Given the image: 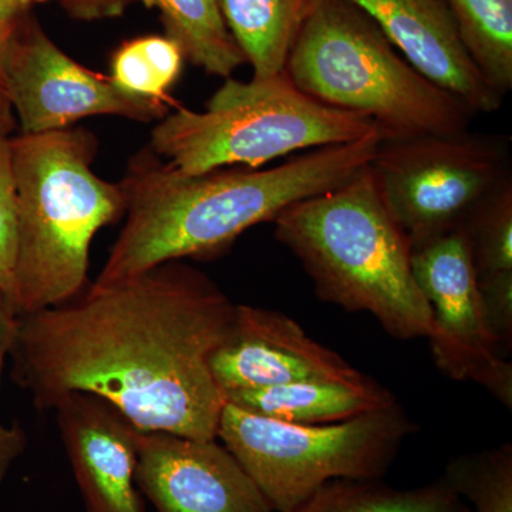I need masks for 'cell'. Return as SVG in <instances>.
I'll list each match as a JSON object with an SVG mask.
<instances>
[{
	"label": "cell",
	"instance_id": "27",
	"mask_svg": "<svg viewBox=\"0 0 512 512\" xmlns=\"http://www.w3.org/2000/svg\"><path fill=\"white\" fill-rule=\"evenodd\" d=\"M45 0H0V30L12 28L36 3Z\"/></svg>",
	"mask_w": 512,
	"mask_h": 512
},
{
	"label": "cell",
	"instance_id": "18",
	"mask_svg": "<svg viewBox=\"0 0 512 512\" xmlns=\"http://www.w3.org/2000/svg\"><path fill=\"white\" fill-rule=\"evenodd\" d=\"M289 512H471L443 480L399 490L376 480L340 478L323 484Z\"/></svg>",
	"mask_w": 512,
	"mask_h": 512
},
{
	"label": "cell",
	"instance_id": "6",
	"mask_svg": "<svg viewBox=\"0 0 512 512\" xmlns=\"http://www.w3.org/2000/svg\"><path fill=\"white\" fill-rule=\"evenodd\" d=\"M380 134L372 120L319 103L284 72L251 82L225 79L202 111L167 114L151 131L158 157L197 175L217 168H262L296 151Z\"/></svg>",
	"mask_w": 512,
	"mask_h": 512
},
{
	"label": "cell",
	"instance_id": "24",
	"mask_svg": "<svg viewBox=\"0 0 512 512\" xmlns=\"http://www.w3.org/2000/svg\"><path fill=\"white\" fill-rule=\"evenodd\" d=\"M16 316L9 299L0 292V382L5 369L6 360L9 359L12 349L13 336H15ZM28 447V437L25 430L19 426H6L0 420V485L8 477L13 464L22 456Z\"/></svg>",
	"mask_w": 512,
	"mask_h": 512
},
{
	"label": "cell",
	"instance_id": "22",
	"mask_svg": "<svg viewBox=\"0 0 512 512\" xmlns=\"http://www.w3.org/2000/svg\"><path fill=\"white\" fill-rule=\"evenodd\" d=\"M461 228L478 282L512 274V180L481 202Z\"/></svg>",
	"mask_w": 512,
	"mask_h": 512
},
{
	"label": "cell",
	"instance_id": "12",
	"mask_svg": "<svg viewBox=\"0 0 512 512\" xmlns=\"http://www.w3.org/2000/svg\"><path fill=\"white\" fill-rule=\"evenodd\" d=\"M211 373L222 394L296 382L365 383L335 350L306 335L285 313L238 305L234 329L211 357Z\"/></svg>",
	"mask_w": 512,
	"mask_h": 512
},
{
	"label": "cell",
	"instance_id": "20",
	"mask_svg": "<svg viewBox=\"0 0 512 512\" xmlns=\"http://www.w3.org/2000/svg\"><path fill=\"white\" fill-rule=\"evenodd\" d=\"M184 60L181 46L167 35L137 37L116 50L109 77L121 92L165 103L180 79Z\"/></svg>",
	"mask_w": 512,
	"mask_h": 512
},
{
	"label": "cell",
	"instance_id": "26",
	"mask_svg": "<svg viewBox=\"0 0 512 512\" xmlns=\"http://www.w3.org/2000/svg\"><path fill=\"white\" fill-rule=\"evenodd\" d=\"M64 12L82 22L119 18L133 0H59Z\"/></svg>",
	"mask_w": 512,
	"mask_h": 512
},
{
	"label": "cell",
	"instance_id": "11",
	"mask_svg": "<svg viewBox=\"0 0 512 512\" xmlns=\"http://www.w3.org/2000/svg\"><path fill=\"white\" fill-rule=\"evenodd\" d=\"M136 484L157 512H274L218 439L140 431Z\"/></svg>",
	"mask_w": 512,
	"mask_h": 512
},
{
	"label": "cell",
	"instance_id": "13",
	"mask_svg": "<svg viewBox=\"0 0 512 512\" xmlns=\"http://www.w3.org/2000/svg\"><path fill=\"white\" fill-rule=\"evenodd\" d=\"M52 412L86 511L146 512L136 484L140 430L94 394H67Z\"/></svg>",
	"mask_w": 512,
	"mask_h": 512
},
{
	"label": "cell",
	"instance_id": "9",
	"mask_svg": "<svg viewBox=\"0 0 512 512\" xmlns=\"http://www.w3.org/2000/svg\"><path fill=\"white\" fill-rule=\"evenodd\" d=\"M0 77L20 134L66 130L89 117L151 123L168 114L167 104L121 92L110 77L77 63L26 16L10 33Z\"/></svg>",
	"mask_w": 512,
	"mask_h": 512
},
{
	"label": "cell",
	"instance_id": "5",
	"mask_svg": "<svg viewBox=\"0 0 512 512\" xmlns=\"http://www.w3.org/2000/svg\"><path fill=\"white\" fill-rule=\"evenodd\" d=\"M285 73L319 103L367 117L382 140L470 130L476 113L407 62L362 9L316 0Z\"/></svg>",
	"mask_w": 512,
	"mask_h": 512
},
{
	"label": "cell",
	"instance_id": "16",
	"mask_svg": "<svg viewBox=\"0 0 512 512\" xmlns=\"http://www.w3.org/2000/svg\"><path fill=\"white\" fill-rule=\"evenodd\" d=\"M315 2L215 0L229 33L252 66V79L284 72L289 52Z\"/></svg>",
	"mask_w": 512,
	"mask_h": 512
},
{
	"label": "cell",
	"instance_id": "17",
	"mask_svg": "<svg viewBox=\"0 0 512 512\" xmlns=\"http://www.w3.org/2000/svg\"><path fill=\"white\" fill-rule=\"evenodd\" d=\"M161 13L167 36L183 49L185 59L211 76L229 79L244 53L225 25L215 0H141Z\"/></svg>",
	"mask_w": 512,
	"mask_h": 512
},
{
	"label": "cell",
	"instance_id": "14",
	"mask_svg": "<svg viewBox=\"0 0 512 512\" xmlns=\"http://www.w3.org/2000/svg\"><path fill=\"white\" fill-rule=\"evenodd\" d=\"M379 26L407 62L477 114L503 107L463 45L444 0H348Z\"/></svg>",
	"mask_w": 512,
	"mask_h": 512
},
{
	"label": "cell",
	"instance_id": "3",
	"mask_svg": "<svg viewBox=\"0 0 512 512\" xmlns=\"http://www.w3.org/2000/svg\"><path fill=\"white\" fill-rule=\"evenodd\" d=\"M272 222L276 241L299 259L323 302L370 313L393 338H430L433 313L414 276L412 247L370 164Z\"/></svg>",
	"mask_w": 512,
	"mask_h": 512
},
{
	"label": "cell",
	"instance_id": "21",
	"mask_svg": "<svg viewBox=\"0 0 512 512\" xmlns=\"http://www.w3.org/2000/svg\"><path fill=\"white\" fill-rule=\"evenodd\" d=\"M441 480L476 512H512V446L454 458Z\"/></svg>",
	"mask_w": 512,
	"mask_h": 512
},
{
	"label": "cell",
	"instance_id": "31",
	"mask_svg": "<svg viewBox=\"0 0 512 512\" xmlns=\"http://www.w3.org/2000/svg\"><path fill=\"white\" fill-rule=\"evenodd\" d=\"M45 2H47V0H45Z\"/></svg>",
	"mask_w": 512,
	"mask_h": 512
},
{
	"label": "cell",
	"instance_id": "10",
	"mask_svg": "<svg viewBox=\"0 0 512 512\" xmlns=\"http://www.w3.org/2000/svg\"><path fill=\"white\" fill-rule=\"evenodd\" d=\"M414 276L433 313L434 363L458 382H474L512 409V365L487 325L463 228L412 251Z\"/></svg>",
	"mask_w": 512,
	"mask_h": 512
},
{
	"label": "cell",
	"instance_id": "23",
	"mask_svg": "<svg viewBox=\"0 0 512 512\" xmlns=\"http://www.w3.org/2000/svg\"><path fill=\"white\" fill-rule=\"evenodd\" d=\"M18 245V195L9 134L0 133V292L9 299ZM10 302V301H9Z\"/></svg>",
	"mask_w": 512,
	"mask_h": 512
},
{
	"label": "cell",
	"instance_id": "2",
	"mask_svg": "<svg viewBox=\"0 0 512 512\" xmlns=\"http://www.w3.org/2000/svg\"><path fill=\"white\" fill-rule=\"evenodd\" d=\"M380 140L373 134L316 148L265 170L227 167L197 175L143 148L119 183L126 222L94 284H119L167 262L220 255L289 205L346 183L370 164Z\"/></svg>",
	"mask_w": 512,
	"mask_h": 512
},
{
	"label": "cell",
	"instance_id": "4",
	"mask_svg": "<svg viewBox=\"0 0 512 512\" xmlns=\"http://www.w3.org/2000/svg\"><path fill=\"white\" fill-rule=\"evenodd\" d=\"M97 147L82 127L10 137L18 245L9 301L16 316L82 295L94 237L126 212L120 184L93 171Z\"/></svg>",
	"mask_w": 512,
	"mask_h": 512
},
{
	"label": "cell",
	"instance_id": "25",
	"mask_svg": "<svg viewBox=\"0 0 512 512\" xmlns=\"http://www.w3.org/2000/svg\"><path fill=\"white\" fill-rule=\"evenodd\" d=\"M478 282V281H477ZM485 325L498 350L512 345V274L478 282Z\"/></svg>",
	"mask_w": 512,
	"mask_h": 512
},
{
	"label": "cell",
	"instance_id": "19",
	"mask_svg": "<svg viewBox=\"0 0 512 512\" xmlns=\"http://www.w3.org/2000/svg\"><path fill=\"white\" fill-rule=\"evenodd\" d=\"M468 55L488 84L512 90V0H444Z\"/></svg>",
	"mask_w": 512,
	"mask_h": 512
},
{
	"label": "cell",
	"instance_id": "29",
	"mask_svg": "<svg viewBox=\"0 0 512 512\" xmlns=\"http://www.w3.org/2000/svg\"><path fill=\"white\" fill-rule=\"evenodd\" d=\"M12 29H10L9 32L6 33V35L0 37V67H2L3 55H5L6 45H8V40L10 37V33H12Z\"/></svg>",
	"mask_w": 512,
	"mask_h": 512
},
{
	"label": "cell",
	"instance_id": "15",
	"mask_svg": "<svg viewBox=\"0 0 512 512\" xmlns=\"http://www.w3.org/2000/svg\"><path fill=\"white\" fill-rule=\"evenodd\" d=\"M222 396L245 412L298 426L340 423L397 403L394 394L373 379L359 384L311 380Z\"/></svg>",
	"mask_w": 512,
	"mask_h": 512
},
{
	"label": "cell",
	"instance_id": "28",
	"mask_svg": "<svg viewBox=\"0 0 512 512\" xmlns=\"http://www.w3.org/2000/svg\"><path fill=\"white\" fill-rule=\"evenodd\" d=\"M15 127V117H13L12 104L8 99V94L3 87L2 77H0V133L10 134Z\"/></svg>",
	"mask_w": 512,
	"mask_h": 512
},
{
	"label": "cell",
	"instance_id": "30",
	"mask_svg": "<svg viewBox=\"0 0 512 512\" xmlns=\"http://www.w3.org/2000/svg\"><path fill=\"white\" fill-rule=\"evenodd\" d=\"M13 26H15V25H13ZM13 26H12V28H13ZM12 28L5 29V30H0V37H2L3 35H6V33H8L9 30L12 29Z\"/></svg>",
	"mask_w": 512,
	"mask_h": 512
},
{
	"label": "cell",
	"instance_id": "1",
	"mask_svg": "<svg viewBox=\"0 0 512 512\" xmlns=\"http://www.w3.org/2000/svg\"><path fill=\"white\" fill-rule=\"evenodd\" d=\"M237 306L183 261L94 284L16 318L12 379L42 412L67 394L89 393L137 430L215 440L225 400L211 357L231 335Z\"/></svg>",
	"mask_w": 512,
	"mask_h": 512
},
{
	"label": "cell",
	"instance_id": "7",
	"mask_svg": "<svg viewBox=\"0 0 512 512\" xmlns=\"http://www.w3.org/2000/svg\"><path fill=\"white\" fill-rule=\"evenodd\" d=\"M416 430L399 403L320 426L265 419L225 403L217 439L272 511L289 512L329 481L382 478Z\"/></svg>",
	"mask_w": 512,
	"mask_h": 512
},
{
	"label": "cell",
	"instance_id": "8",
	"mask_svg": "<svg viewBox=\"0 0 512 512\" xmlns=\"http://www.w3.org/2000/svg\"><path fill=\"white\" fill-rule=\"evenodd\" d=\"M370 168L393 220L413 249L463 227L478 205L512 180L507 134H429L380 140Z\"/></svg>",
	"mask_w": 512,
	"mask_h": 512
}]
</instances>
